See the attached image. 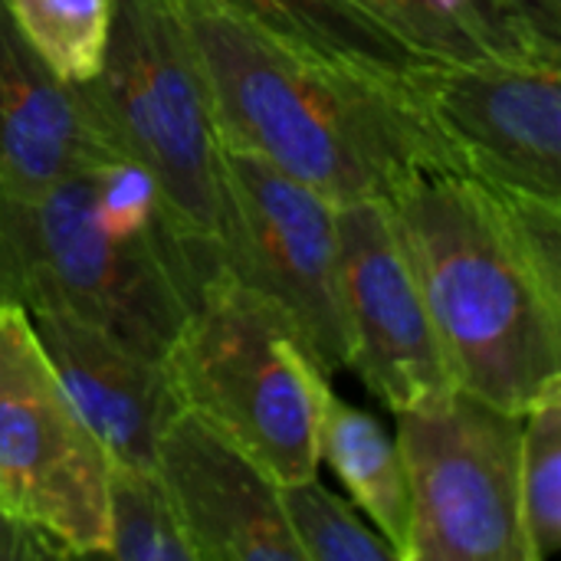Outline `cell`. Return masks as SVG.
<instances>
[{"instance_id":"6da1fadb","label":"cell","mask_w":561,"mask_h":561,"mask_svg":"<svg viewBox=\"0 0 561 561\" xmlns=\"http://www.w3.org/2000/svg\"><path fill=\"white\" fill-rule=\"evenodd\" d=\"M164 3L201 69L220 145L270 161L332 204L391 201L421 174L454 171L401 79L293 49L217 0Z\"/></svg>"},{"instance_id":"7a4b0ae2","label":"cell","mask_w":561,"mask_h":561,"mask_svg":"<svg viewBox=\"0 0 561 561\" xmlns=\"http://www.w3.org/2000/svg\"><path fill=\"white\" fill-rule=\"evenodd\" d=\"M388 207L454 385L523 417L561 381V289L480 181L431 171Z\"/></svg>"},{"instance_id":"3957f363","label":"cell","mask_w":561,"mask_h":561,"mask_svg":"<svg viewBox=\"0 0 561 561\" xmlns=\"http://www.w3.org/2000/svg\"><path fill=\"white\" fill-rule=\"evenodd\" d=\"M174 237H125L95 204L92 168L30 197L0 194V302L72 312L161 358L210 283Z\"/></svg>"},{"instance_id":"277c9868","label":"cell","mask_w":561,"mask_h":561,"mask_svg":"<svg viewBox=\"0 0 561 561\" xmlns=\"http://www.w3.org/2000/svg\"><path fill=\"white\" fill-rule=\"evenodd\" d=\"M105 145L138 164L191 256L224 270L220 141L187 36L164 0H112L102 66L72 82Z\"/></svg>"},{"instance_id":"5b68a950","label":"cell","mask_w":561,"mask_h":561,"mask_svg":"<svg viewBox=\"0 0 561 561\" xmlns=\"http://www.w3.org/2000/svg\"><path fill=\"white\" fill-rule=\"evenodd\" d=\"M178 404L279 486L319 477V411L332 381L279 306L220 270L161 355Z\"/></svg>"},{"instance_id":"8992f818","label":"cell","mask_w":561,"mask_h":561,"mask_svg":"<svg viewBox=\"0 0 561 561\" xmlns=\"http://www.w3.org/2000/svg\"><path fill=\"white\" fill-rule=\"evenodd\" d=\"M394 417L411 486L408 561H526L523 417L463 388Z\"/></svg>"},{"instance_id":"52a82bcc","label":"cell","mask_w":561,"mask_h":561,"mask_svg":"<svg viewBox=\"0 0 561 561\" xmlns=\"http://www.w3.org/2000/svg\"><path fill=\"white\" fill-rule=\"evenodd\" d=\"M0 510L69 556L108 549V457L56 381L26 312L3 302Z\"/></svg>"},{"instance_id":"ba28073f","label":"cell","mask_w":561,"mask_h":561,"mask_svg":"<svg viewBox=\"0 0 561 561\" xmlns=\"http://www.w3.org/2000/svg\"><path fill=\"white\" fill-rule=\"evenodd\" d=\"M224 270L286 312L332 378L345 368L335 204L270 161L220 145Z\"/></svg>"},{"instance_id":"9c48e42d","label":"cell","mask_w":561,"mask_h":561,"mask_svg":"<svg viewBox=\"0 0 561 561\" xmlns=\"http://www.w3.org/2000/svg\"><path fill=\"white\" fill-rule=\"evenodd\" d=\"M457 174L561 201V59H424L401 79Z\"/></svg>"},{"instance_id":"30bf717a","label":"cell","mask_w":561,"mask_h":561,"mask_svg":"<svg viewBox=\"0 0 561 561\" xmlns=\"http://www.w3.org/2000/svg\"><path fill=\"white\" fill-rule=\"evenodd\" d=\"M335 230L345 368L394 414L457 388L388 201L335 204Z\"/></svg>"},{"instance_id":"8fae6325","label":"cell","mask_w":561,"mask_h":561,"mask_svg":"<svg viewBox=\"0 0 561 561\" xmlns=\"http://www.w3.org/2000/svg\"><path fill=\"white\" fill-rule=\"evenodd\" d=\"M154 473L197 561H302L279 483L197 414L178 408L168 421Z\"/></svg>"},{"instance_id":"7c38bea8","label":"cell","mask_w":561,"mask_h":561,"mask_svg":"<svg viewBox=\"0 0 561 561\" xmlns=\"http://www.w3.org/2000/svg\"><path fill=\"white\" fill-rule=\"evenodd\" d=\"M66 398L102 444L108 463L154 470L158 437L178 414L161 358H151L72 312H26Z\"/></svg>"},{"instance_id":"4fadbf2b","label":"cell","mask_w":561,"mask_h":561,"mask_svg":"<svg viewBox=\"0 0 561 561\" xmlns=\"http://www.w3.org/2000/svg\"><path fill=\"white\" fill-rule=\"evenodd\" d=\"M115 158L76 85L43 62L0 0V194L30 197Z\"/></svg>"},{"instance_id":"5bb4252c","label":"cell","mask_w":561,"mask_h":561,"mask_svg":"<svg viewBox=\"0 0 561 561\" xmlns=\"http://www.w3.org/2000/svg\"><path fill=\"white\" fill-rule=\"evenodd\" d=\"M319 460L345 483L375 533L408 561L411 546V486L398 440L365 411L342 401L332 388L319 411Z\"/></svg>"},{"instance_id":"9a60e30c","label":"cell","mask_w":561,"mask_h":561,"mask_svg":"<svg viewBox=\"0 0 561 561\" xmlns=\"http://www.w3.org/2000/svg\"><path fill=\"white\" fill-rule=\"evenodd\" d=\"M247 16L270 36L319 56L325 62L358 69L378 79H404L424 56L401 43L355 0H217Z\"/></svg>"},{"instance_id":"2e32d148","label":"cell","mask_w":561,"mask_h":561,"mask_svg":"<svg viewBox=\"0 0 561 561\" xmlns=\"http://www.w3.org/2000/svg\"><path fill=\"white\" fill-rule=\"evenodd\" d=\"M424 59L559 56L539 39L513 0H355Z\"/></svg>"},{"instance_id":"e0dca14e","label":"cell","mask_w":561,"mask_h":561,"mask_svg":"<svg viewBox=\"0 0 561 561\" xmlns=\"http://www.w3.org/2000/svg\"><path fill=\"white\" fill-rule=\"evenodd\" d=\"M519 519L526 561H549L561 549V381L523 414Z\"/></svg>"},{"instance_id":"ac0fdd59","label":"cell","mask_w":561,"mask_h":561,"mask_svg":"<svg viewBox=\"0 0 561 561\" xmlns=\"http://www.w3.org/2000/svg\"><path fill=\"white\" fill-rule=\"evenodd\" d=\"M105 556L122 561H197L154 470L108 463Z\"/></svg>"},{"instance_id":"d6986e66","label":"cell","mask_w":561,"mask_h":561,"mask_svg":"<svg viewBox=\"0 0 561 561\" xmlns=\"http://www.w3.org/2000/svg\"><path fill=\"white\" fill-rule=\"evenodd\" d=\"M20 36L66 82H85L99 72L112 0H3Z\"/></svg>"},{"instance_id":"ffe728a7","label":"cell","mask_w":561,"mask_h":561,"mask_svg":"<svg viewBox=\"0 0 561 561\" xmlns=\"http://www.w3.org/2000/svg\"><path fill=\"white\" fill-rule=\"evenodd\" d=\"M279 500L302 561H398L394 549L319 477L279 486Z\"/></svg>"},{"instance_id":"44dd1931","label":"cell","mask_w":561,"mask_h":561,"mask_svg":"<svg viewBox=\"0 0 561 561\" xmlns=\"http://www.w3.org/2000/svg\"><path fill=\"white\" fill-rule=\"evenodd\" d=\"M39 559H72L59 542L43 536L39 529L13 519L0 510V561H39Z\"/></svg>"}]
</instances>
